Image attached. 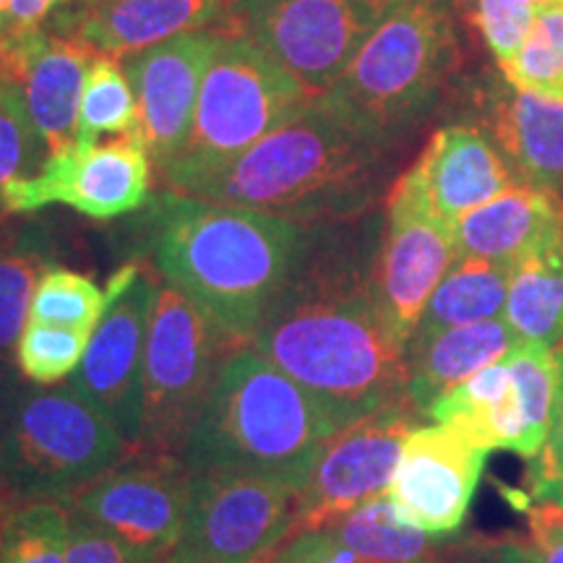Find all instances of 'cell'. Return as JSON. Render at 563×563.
<instances>
[{
    "label": "cell",
    "mask_w": 563,
    "mask_h": 563,
    "mask_svg": "<svg viewBox=\"0 0 563 563\" xmlns=\"http://www.w3.org/2000/svg\"><path fill=\"white\" fill-rule=\"evenodd\" d=\"M298 488L253 473L191 475L186 527L165 563H264L295 532Z\"/></svg>",
    "instance_id": "30bf717a"
},
{
    "label": "cell",
    "mask_w": 563,
    "mask_h": 563,
    "mask_svg": "<svg viewBox=\"0 0 563 563\" xmlns=\"http://www.w3.org/2000/svg\"><path fill=\"white\" fill-rule=\"evenodd\" d=\"M336 428L279 368L241 347L224 361L180 449L196 473H253L302 488Z\"/></svg>",
    "instance_id": "277c9868"
},
{
    "label": "cell",
    "mask_w": 563,
    "mask_h": 563,
    "mask_svg": "<svg viewBox=\"0 0 563 563\" xmlns=\"http://www.w3.org/2000/svg\"><path fill=\"white\" fill-rule=\"evenodd\" d=\"M110 298V285L108 290H102L87 274L51 266V269L42 274L37 290H34L30 321L53 323V327L95 334L104 311H108Z\"/></svg>",
    "instance_id": "1f68e13d"
},
{
    "label": "cell",
    "mask_w": 563,
    "mask_h": 563,
    "mask_svg": "<svg viewBox=\"0 0 563 563\" xmlns=\"http://www.w3.org/2000/svg\"><path fill=\"white\" fill-rule=\"evenodd\" d=\"M460 63L449 0H399L319 100L365 136H389L426 115Z\"/></svg>",
    "instance_id": "5b68a950"
},
{
    "label": "cell",
    "mask_w": 563,
    "mask_h": 563,
    "mask_svg": "<svg viewBox=\"0 0 563 563\" xmlns=\"http://www.w3.org/2000/svg\"><path fill=\"white\" fill-rule=\"evenodd\" d=\"M488 454L446 422L415 428L386 496L407 525L435 538L452 534L467 517Z\"/></svg>",
    "instance_id": "e0dca14e"
},
{
    "label": "cell",
    "mask_w": 563,
    "mask_h": 563,
    "mask_svg": "<svg viewBox=\"0 0 563 563\" xmlns=\"http://www.w3.org/2000/svg\"><path fill=\"white\" fill-rule=\"evenodd\" d=\"M51 152L26 108L21 84H0V191L42 170Z\"/></svg>",
    "instance_id": "e575fe53"
},
{
    "label": "cell",
    "mask_w": 563,
    "mask_h": 563,
    "mask_svg": "<svg viewBox=\"0 0 563 563\" xmlns=\"http://www.w3.org/2000/svg\"><path fill=\"white\" fill-rule=\"evenodd\" d=\"M538 5L534 0H475L477 30L501 70L511 66L525 45Z\"/></svg>",
    "instance_id": "d590c367"
},
{
    "label": "cell",
    "mask_w": 563,
    "mask_h": 563,
    "mask_svg": "<svg viewBox=\"0 0 563 563\" xmlns=\"http://www.w3.org/2000/svg\"><path fill=\"white\" fill-rule=\"evenodd\" d=\"M504 319L522 340L563 344V232L514 264Z\"/></svg>",
    "instance_id": "484cf974"
},
{
    "label": "cell",
    "mask_w": 563,
    "mask_h": 563,
    "mask_svg": "<svg viewBox=\"0 0 563 563\" xmlns=\"http://www.w3.org/2000/svg\"><path fill=\"white\" fill-rule=\"evenodd\" d=\"M327 530L350 551L376 563H428L443 551L439 540H433L435 534L422 532L399 517L386 493L357 506Z\"/></svg>",
    "instance_id": "4316f807"
},
{
    "label": "cell",
    "mask_w": 563,
    "mask_h": 563,
    "mask_svg": "<svg viewBox=\"0 0 563 563\" xmlns=\"http://www.w3.org/2000/svg\"><path fill=\"white\" fill-rule=\"evenodd\" d=\"M496 136L534 188H563V100L517 89L498 110Z\"/></svg>",
    "instance_id": "cb8c5ba5"
},
{
    "label": "cell",
    "mask_w": 563,
    "mask_h": 563,
    "mask_svg": "<svg viewBox=\"0 0 563 563\" xmlns=\"http://www.w3.org/2000/svg\"><path fill=\"white\" fill-rule=\"evenodd\" d=\"M232 0H81L58 13L63 37L104 58H129L194 30H222Z\"/></svg>",
    "instance_id": "ac0fdd59"
},
{
    "label": "cell",
    "mask_w": 563,
    "mask_h": 563,
    "mask_svg": "<svg viewBox=\"0 0 563 563\" xmlns=\"http://www.w3.org/2000/svg\"><path fill=\"white\" fill-rule=\"evenodd\" d=\"M150 188L152 157L141 133H129L51 154L37 175L5 186L0 201L9 214L63 203L91 220H115L144 207Z\"/></svg>",
    "instance_id": "4fadbf2b"
},
{
    "label": "cell",
    "mask_w": 563,
    "mask_h": 563,
    "mask_svg": "<svg viewBox=\"0 0 563 563\" xmlns=\"http://www.w3.org/2000/svg\"><path fill=\"white\" fill-rule=\"evenodd\" d=\"M519 415H522V441L517 454L532 460L543 449L551 431L555 391H559V365L551 347L522 340L506 355Z\"/></svg>",
    "instance_id": "f1b7e54d"
},
{
    "label": "cell",
    "mask_w": 563,
    "mask_h": 563,
    "mask_svg": "<svg viewBox=\"0 0 563 563\" xmlns=\"http://www.w3.org/2000/svg\"><path fill=\"white\" fill-rule=\"evenodd\" d=\"M45 30L11 32L0 24V84H21L24 87L26 70L37 51Z\"/></svg>",
    "instance_id": "60d3db41"
},
{
    "label": "cell",
    "mask_w": 563,
    "mask_h": 563,
    "mask_svg": "<svg viewBox=\"0 0 563 563\" xmlns=\"http://www.w3.org/2000/svg\"><path fill=\"white\" fill-rule=\"evenodd\" d=\"M534 3H563V0H534Z\"/></svg>",
    "instance_id": "681fc988"
},
{
    "label": "cell",
    "mask_w": 563,
    "mask_h": 563,
    "mask_svg": "<svg viewBox=\"0 0 563 563\" xmlns=\"http://www.w3.org/2000/svg\"><path fill=\"white\" fill-rule=\"evenodd\" d=\"M70 530L66 563H152L133 553L129 545H123L115 534H110L102 527L89 522L81 514L70 511Z\"/></svg>",
    "instance_id": "74e56055"
},
{
    "label": "cell",
    "mask_w": 563,
    "mask_h": 563,
    "mask_svg": "<svg viewBox=\"0 0 563 563\" xmlns=\"http://www.w3.org/2000/svg\"><path fill=\"white\" fill-rule=\"evenodd\" d=\"M292 563H376L363 559L361 553L350 551L347 545L336 540L332 530H316L295 534L279 548Z\"/></svg>",
    "instance_id": "ab89813d"
},
{
    "label": "cell",
    "mask_w": 563,
    "mask_h": 563,
    "mask_svg": "<svg viewBox=\"0 0 563 563\" xmlns=\"http://www.w3.org/2000/svg\"><path fill=\"white\" fill-rule=\"evenodd\" d=\"M152 256L235 347H249L298 264L306 224L167 191L154 201Z\"/></svg>",
    "instance_id": "7a4b0ae2"
},
{
    "label": "cell",
    "mask_w": 563,
    "mask_h": 563,
    "mask_svg": "<svg viewBox=\"0 0 563 563\" xmlns=\"http://www.w3.org/2000/svg\"><path fill=\"white\" fill-rule=\"evenodd\" d=\"M133 446L70 386H21L0 426V493L11 504L68 506Z\"/></svg>",
    "instance_id": "8992f818"
},
{
    "label": "cell",
    "mask_w": 563,
    "mask_h": 563,
    "mask_svg": "<svg viewBox=\"0 0 563 563\" xmlns=\"http://www.w3.org/2000/svg\"><path fill=\"white\" fill-rule=\"evenodd\" d=\"M21 386L24 384L19 382V368H13V363L0 361V426L5 422V415H9Z\"/></svg>",
    "instance_id": "ee69618b"
},
{
    "label": "cell",
    "mask_w": 563,
    "mask_h": 563,
    "mask_svg": "<svg viewBox=\"0 0 563 563\" xmlns=\"http://www.w3.org/2000/svg\"><path fill=\"white\" fill-rule=\"evenodd\" d=\"M378 146L316 97L241 157L186 183L178 196L300 224L340 220L361 203Z\"/></svg>",
    "instance_id": "3957f363"
},
{
    "label": "cell",
    "mask_w": 563,
    "mask_h": 563,
    "mask_svg": "<svg viewBox=\"0 0 563 563\" xmlns=\"http://www.w3.org/2000/svg\"><path fill=\"white\" fill-rule=\"evenodd\" d=\"M249 347L290 376L336 431L407 399V344L378 300L376 256L319 230H306L298 264Z\"/></svg>",
    "instance_id": "6da1fadb"
},
{
    "label": "cell",
    "mask_w": 563,
    "mask_h": 563,
    "mask_svg": "<svg viewBox=\"0 0 563 563\" xmlns=\"http://www.w3.org/2000/svg\"><path fill=\"white\" fill-rule=\"evenodd\" d=\"M112 298L95 329L79 368L68 386L118 428L139 452L141 439V376H144L146 327L157 282L141 266H123L110 279Z\"/></svg>",
    "instance_id": "9a60e30c"
},
{
    "label": "cell",
    "mask_w": 563,
    "mask_h": 563,
    "mask_svg": "<svg viewBox=\"0 0 563 563\" xmlns=\"http://www.w3.org/2000/svg\"><path fill=\"white\" fill-rule=\"evenodd\" d=\"M51 253L40 230L0 232V361H16V344L30 321L32 298Z\"/></svg>",
    "instance_id": "83f0119b"
},
{
    "label": "cell",
    "mask_w": 563,
    "mask_h": 563,
    "mask_svg": "<svg viewBox=\"0 0 563 563\" xmlns=\"http://www.w3.org/2000/svg\"><path fill=\"white\" fill-rule=\"evenodd\" d=\"M561 519H563V506H561Z\"/></svg>",
    "instance_id": "f907efd6"
},
{
    "label": "cell",
    "mask_w": 563,
    "mask_h": 563,
    "mask_svg": "<svg viewBox=\"0 0 563 563\" xmlns=\"http://www.w3.org/2000/svg\"><path fill=\"white\" fill-rule=\"evenodd\" d=\"M428 563H527L522 553V540H490V543H460L452 548V559Z\"/></svg>",
    "instance_id": "b9f144b4"
},
{
    "label": "cell",
    "mask_w": 563,
    "mask_h": 563,
    "mask_svg": "<svg viewBox=\"0 0 563 563\" xmlns=\"http://www.w3.org/2000/svg\"><path fill=\"white\" fill-rule=\"evenodd\" d=\"M5 217H9V211H5V207H3V201H0V222L5 220Z\"/></svg>",
    "instance_id": "7dc6e473"
},
{
    "label": "cell",
    "mask_w": 563,
    "mask_h": 563,
    "mask_svg": "<svg viewBox=\"0 0 563 563\" xmlns=\"http://www.w3.org/2000/svg\"><path fill=\"white\" fill-rule=\"evenodd\" d=\"M70 514L53 501L19 504L0 525V563H66Z\"/></svg>",
    "instance_id": "4dcf8cb0"
},
{
    "label": "cell",
    "mask_w": 563,
    "mask_h": 563,
    "mask_svg": "<svg viewBox=\"0 0 563 563\" xmlns=\"http://www.w3.org/2000/svg\"><path fill=\"white\" fill-rule=\"evenodd\" d=\"M70 0H9L0 24L11 32H34L42 30L51 13Z\"/></svg>",
    "instance_id": "7bdbcfd3"
},
{
    "label": "cell",
    "mask_w": 563,
    "mask_h": 563,
    "mask_svg": "<svg viewBox=\"0 0 563 563\" xmlns=\"http://www.w3.org/2000/svg\"><path fill=\"white\" fill-rule=\"evenodd\" d=\"M422 426L410 399L352 422L327 441L313 473L298 490L295 534L327 530L389 488L405 441ZM290 538V540H292Z\"/></svg>",
    "instance_id": "7c38bea8"
},
{
    "label": "cell",
    "mask_w": 563,
    "mask_h": 563,
    "mask_svg": "<svg viewBox=\"0 0 563 563\" xmlns=\"http://www.w3.org/2000/svg\"><path fill=\"white\" fill-rule=\"evenodd\" d=\"M13 506H16V504H11V501H9V498H5V496H3V493H0V525H3L5 514H9V511L13 509Z\"/></svg>",
    "instance_id": "f6af8a7d"
},
{
    "label": "cell",
    "mask_w": 563,
    "mask_h": 563,
    "mask_svg": "<svg viewBox=\"0 0 563 563\" xmlns=\"http://www.w3.org/2000/svg\"><path fill=\"white\" fill-rule=\"evenodd\" d=\"M313 97L241 34H228L203 76L191 136L162 183L178 194L186 183L241 157L253 144L282 129Z\"/></svg>",
    "instance_id": "52a82bcc"
},
{
    "label": "cell",
    "mask_w": 563,
    "mask_h": 563,
    "mask_svg": "<svg viewBox=\"0 0 563 563\" xmlns=\"http://www.w3.org/2000/svg\"><path fill=\"white\" fill-rule=\"evenodd\" d=\"M235 350L173 285H157L146 327L139 452L178 454Z\"/></svg>",
    "instance_id": "ba28073f"
},
{
    "label": "cell",
    "mask_w": 563,
    "mask_h": 563,
    "mask_svg": "<svg viewBox=\"0 0 563 563\" xmlns=\"http://www.w3.org/2000/svg\"><path fill=\"white\" fill-rule=\"evenodd\" d=\"M559 365V391H555L551 431L538 454L527 467V496L532 504H559L563 506V344L553 350ZM532 509V506H530Z\"/></svg>",
    "instance_id": "8d00e7d4"
},
{
    "label": "cell",
    "mask_w": 563,
    "mask_h": 563,
    "mask_svg": "<svg viewBox=\"0 0 563 563\" xmlns=\"http://www.w3.org/2000/svg\"><path fill=\"white\" fill-rule=\"evenodd\" d=\"M89 340L91 334L74 332V329L26 321L16 344V368L26 382L55 386L74 376Z\"/></svg>",
    "instance_id": "836d02e7"
},
{
    "label": "cell",
    "mask_w": 563,
    "mask_h": 563,
    "mask_svg": "<svg viewBox=\"0 0 563 563\" xmlns=\"http://www.w3.org/2000/svg\"><path fill=\"white\" fill-rule=\"evenodd\" d=\"M530 534L522 540L527 563H563V519L561 506L543 501L532 504Z\"/></svg>",
    "instance_id": "f35d334b"
},
{
    "label": "cell",
    "mask_w": 563,
    "mask_h": 563,
    "mask_svg": "<svg viewBox=\"0 0 563 563\" xmlns=\"http://www.w3.org/2000/svg\"><path fill=\"white\" fill-rule=\"evenodd\" d=\"M224 32L194 30L129 55L125 74L139 102V125L152 165L167 170L191 136L203 76L214 60Z\"/></svg>",
    "instance_id": "2e32d148"
},
{
    "label": "cell",
    "mask_w": 563,
    "mask_h": 563,
    "mask_svg": "<svg viewBox=\"0 0 563 563\" xmlns=\"http://www.w3.org/2000/svg\"><path fill=\"white\" fill-rule=\"evenodd\" d=\"M5 5H9V0H0V19H3V13H5Z\"/></svg>",
    "instance_id": "c3c4849f"
},
{
    "label": "cell",
    "mask_w": 563,
    "mask_h": 563,
    "mask_svg": "<svg viewBox=\"0 0 563 563\" xmlns=\"http://www.w3.org/2000/svg\"><path fill=\"white\" fill-rule=\"evenodd\" d=\"M399 0H232L222 32L241 34L321 97Z\"/></svg>",
    "instance_id": "9c48e42d"
},
{
    "label": "cell",
    "mask_w": 563,
    "mask_h": 563,
    "mask_svg": "<svg viewBox=\"0 0 563 563\" xmlns=\"http://www.w3.org/2000/svg\"><path fill=\"white\" fill-rule=\"evenodd\" d=\"M563 232V203L553 191L511 186L454 222L460 256L517 264Z\"/></svg>",
    "instance_id": "ffe728a7"
},
{
    "label": "cell",
    "mask_w": 563,
    "mask_h": 563,
    "mask_svg": "<svg viewBox=\"0 0 563 563\" xmlns=\"http://www.w3.org/2000/svg\"><path fill=\"white\" fill-rule=\"evenodd\" d=\"M104 133H141L139 102L125 68L118 66L115 58L97 55L84 81L76 144H97Z\"/></svg>",
    "instance_id": "f546056e"
},
{
    "label": "cell",
    "mask_w": 563,
    "mask_h": 563,
    "mask_svg": "<svg viewBox=\"0 0 563 563\" xmlns=\"http://www.w3.org/2000/svg\"><path fill=\"white\" fill-rule=\"evenodd\" d=\"M264 563H292L290 559H287V555L285 553H282V551H277V553H272L269 555V559H266Z\"/></svg>",
    "instance_id": "bcb514c9"
},
{
    "label": "cell",
    "mask_w": 563,
    "mask_h": 563,
    "mask_svg": "<svg viewBox=\"0 0 563 563\" xmlns=\"http://www.w3.org/2000/svg\"><path fill=\"white\" fill-rule=\"evenodd\" d=\"M428 418L454 426L456 431H462L470 441L488 452L493 449L517 452L519 441H522V415H519L506 357L441 397L428 410Z\"/></svg>",
    "instance_id": "603a6c76"
},
{
    "label": "cell",
    "mask_w": 563,
    "mask_h": 563,
    "mask_svg": "<svg viewBox=\"0 0 563 563\" xmlns=\"http://www.w3.org/2000/svg\"><path fill=\"white\" fill-rule=\"evenodd\" d=\"M519 342L522 336L514 332L506 319L467 323V327L446 329L431 340L410 342L407 344V365H410L407 399L422 418H428V410L441 397L470 382L488 365L504 361Z\"/></svg>",
    "instance_id": "44dd1931"
},
{
    "label": "cell",
    "mask_w": 563,
    "mask_h": 563,
    "mask_svg": "<svg viewBox=\"0 0 563 563\" xmlns=\"http://www.w3.org/2000/svg\"><path fill=\"white\" fill-rule=\"evenodd\" d=\"M97 55L58 34L42 32L24 79L26 108L47 152L76 146L87 70Z\"/></svg>",
    "instance_id": "7402d4cb"
},
{
    "label": "cell",
    "mask_w": 563,
    "mask_h": 563,
    "mask_svg": "<svg viewBox=\"0 0 563 563\" xmlns=\"http://www.w3.org/2000/svg\"><path fill=\"white\" fill-rule=\"evenodd\" d=\"M191 498V470L178 454L133 452L68 504L152 563L180 543Z\"/></svg>",
    "instance_id": "8fae6325"
},
{
    "label": "cell",
    "mask_w": 563,
    "mask_h": 563,
    "mask_svg": "<svg viewBox=\"0 0 563 563\" xmlns=\"http://www.w3.org/2000/svg\"><path fill=\"white\" fill-rule=\"evenodd\" d=\"M412 170L433 209L452 224L514 186L501 154L470 125H446L435 131Z\"/></svg>",
    "instance_id": "d6986e66"
},
{
    "label": "cell",
    "mask_w": 563,
    "mask_h": 563,
    "mask_svg": "<svg viewBox=\"0 0 563 563\" xmlns=\"http://www.w3.org/2000/svg\"><path fill=\"white\" fill-rule=\"evenodd\" d=\"M514 89L563 100V3H540L517 58L504 70Z\"/></svg>",
    "instance_id": "d6a6232c"
},
{
    "label": "cell",
    "mask_w": 563,
    "mask_h": 563,
    "mask_svg": "<svg viewBox=\"0 0 563 563\" xmlns=\"http://www.w3.org/2000/svg\"><path fill=\"white\" fill-rule=\"evenodd\" d=\"M456 258L454 224L433 209L415 170H407L386 201L384 241L376 256L378 300L405 344Z\"/></svg>",
    "instance_id": "5bb4252c"
},
{
    "label": "cell",
    "mask_w": 563,
    "mask_h": 563,
    "mask_svg": "<svg viewBox=\"0 0 563 563\" xmlns=\"http://www.w3.org/2000/svg\"><path fill=\"white\" fill-rule=\"evenodd\" d=\"M511 269V264L485 262V258H456L428 300L410 342L431 340L446 329L467 327V323L501 319Z\"/></svg>",
    "instance_id": "d4e9b609"
}]
</instances>
